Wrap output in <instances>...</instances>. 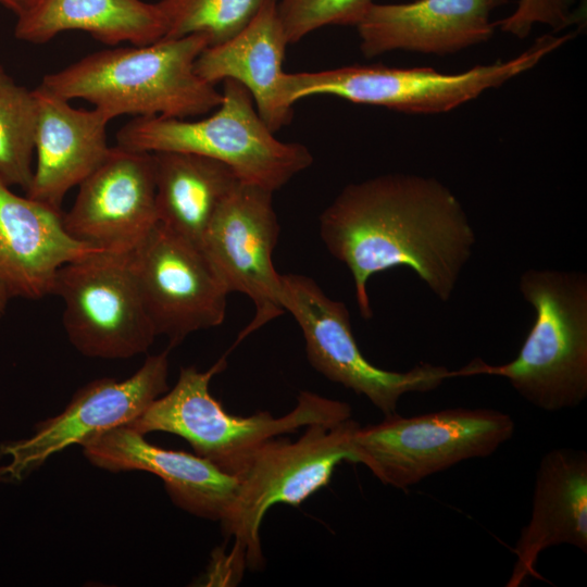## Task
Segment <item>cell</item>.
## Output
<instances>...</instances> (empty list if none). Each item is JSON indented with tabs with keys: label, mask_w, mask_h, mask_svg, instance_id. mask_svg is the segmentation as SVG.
I'll list each match as a JSON object with an SVG mask.
<instances>
[{
	"label": "cell",
	"mask_w": 587,
	"mask_h": 587,
	"mask_svg": "<svg viewBox=\"0 0 587 587\" xmlns=\"http://www.w3.org/2000/svg\"><path fill=\"white\" fill-rule=\"evenodd\" d=\"M221 103L208 117H135L116 133L120 147L155 153H195L228 165L241 182L272 192L313 163L310 150L277 139L240 83L223 82Z\"/></svg>",
	"instance_id": "5b68a950"
},
{
	"label": "cell",
	"mask_w": 587,
	"mask_h": 587,
	"mask_svg": "<svg viewBox=\"0 0 587 587\" xmlns=\"http://www.w3.org/2000/svg\"><path fill=\"white\" fill-rule=\"evenodd\" d=\"M575 36L574 32L545 34L516 57L477 64L458 73L384 64L284 73L280 95L284 102L292 108L299 100L325 95L403 113H446L534 68Z\"/></svg>",
	"instance_id": "277c9868"
},
{
	"label": "cell",
	"mask_w": 587,
	"mask_h": 587,
	"mask_svg": "<svg viewBox=\"0 0 587 587\" xmlns=\"http://www.w3.org/2000/svg\"><path fill=\"white\" fill-rule=\"evenodd\" d=\"M320 236L349 268L364 320L373 316L369 279L396 267L447 302L476 242L458 197L437 178L407 173L347 185L321 214Z\"/></svg>",
	"instance_id": "6da1fadb"
},
{
	"label": "cell",
	"mask_w": 587,
	"mask_h": 587,
	"mask_svg": "<svg viewBox=\"0 0 587 587\" xmlns=\"http://www.w3.org/2000/svg\"><path fill=\"white\" fill-rule=\"evenodd\" d=\"M288 45L277 0H266L240 33L207 47L195 68L203 80L214 86L226 79L240 83L250 92L262 120L275 133L290 123L294 113L284 102L279 87Z\"/></svg>",
	"instance_id": "ffe728a7"
},
{
	"label": "cell",
	"mask_w": 587,
	"mask_h": 587,
	"mask_svg": "<svg viewBox=\"0 0 587 587\" xmlns=\"http://www.w3.org/2000/svg\"><path fill=\"white\" fill-rule=\"evenodd\" d=\"M78 187L63 226L98 251L129 254L158 223L152 153L111 147Z\"/></svg>",
	"instance_id": "5bb4252c"
},
{
	"label": "cell",
	"mask_w": 587,
	"mask_h": 587,
	"mask_svg": "<svg viewBox=\"0 0 587 587\" xmlns=\"http://www.w3.org/2000/svg\"><path fill=\"white\" fill-rule=\"evenodd\" d=\"M280 302L301 328L311 365L365 396L385 416L396 414L403 395L434 390L450 378L441 365L422 362L410 371L392 372L369 362L352 334L346 304L329 298L311 277L280 274Z\"/></svg>",
	"instance_id": "30bf717a"
},
{
	"label": "cell",
	"mask_w": 587,
	"mask_h": 587,
	"mask_svg": "<svg viewBox=\"0 0 587 587\" xmlns=\"http://www.w3.org/2000/svg\"><path fill=\"white\" fill-rule=\"evenodd\" d=\"M37 102L35 164L25 196L61 211L65 195L104 160L111 147L102 111L80 110L41 84Z\"/></svg>",
	"instance_id": "ac0fdd59"
},
{
	"label": "cell",
	"mask_w": 587,
	"mask_h": 587,
	"mask_svg": "<svg viewBox=\"0 0 587 587\" xmlns=\"http://www.w3.org/2000/svg\"><path fill=\"white\" fill-rule=\"evenodd\" d=\"M128 258L155 334L167 337L168 348L224 322L229 292L200 248L158 222Z\"/></svg>",
	"instance_id": "7c38bea8"
},
{
	"label": "cell",
	"mask_w": 587,
	"mask_h": 587,
	"mask_svg": "<svg viewBox=\"0 0 587 587\" xmlns=\"http://www.w3.org/2000/svg\"><path fill=\"white\" fill-rule=\"evenodd\" d=\"M10 297L5 290L0 286V319L4 315Z\"/></svg>",
	"instance_id": "83f0119b"
},
{
	"label": "cell",
	"mask_w": 587,
	"mask_h": 587,
	"mask_svg": "<svg viewBox=\"0 0 587 587\" xmlns=\"http://www.w3.org/2000/svg\"><path fill=\"white\" fill-rule=\"evenodd\" d=\"M373 0H280L277 13L288 43L328 25L357 26Z\"/></svg>",
	"instance_id": "d4e9b609"
},
{
	"label": "cell",
	"mask_w": 587,
	"mask_h": 587,
	"mask_svg": "<svg viewBox=\"0 0 587 587\" xmlns=\"http://www.w3.org/2000/svg\"><path fill=\"white\" fill-rule=\"evenodd\" d=\"M508 0H413L373 3L355 28L366 58L391 51L447 55L487 42L492 12Z\"/></svg>",
	"instance_id": "9a60e30c"
},
{
	"label": "cell",
	"mask_w": 587,
	"mask_h": 587,
	"mask_svg": "<svg viewBox=\"0 0 587 587\" xmlns=\"http://www.w3.org/2000/svg\"><path fill=\"white\" fill-rule=\"evenodd\" d=\"M51 295L63 302L70 342L86 357L128 359L147 352L157 337L128 254L95 251L64 264Z\"/></svg>",
	"instance_id": "9c48e42d"
},
{
	"label": "cell",
	"mask_w": 587,
	"mask_h": 587,
	"mask_svg": "<svg viewBox=\"0 0 587 587\" xmlns=\"http://www.w3.org/2000/svg\"><path fill=\"white\" fill-rule=\"evenodd\" d=\"M87 460L110 472L145 471L159 476L172 501L193 515L223 522L238 482L211 461L185 451L157 447L145 435L121 425L82 445Z\"/></svg>",
	"instance_id": "2e32d148"
},
{
	"label": "cell",
	"mask_w": 587,
	"mask_h": 587,
	"mask_svg": "<svg viewBox=\"0 0 587 587\" xmlns=\"http://www.w3.org/2000/svg\"><path fill=\"white\" fill-rule=\"evenodd\" d=\"M68 30H82L116 46H145L165 36V22L157 3L142 0H40L17 17L14 36L43 43Z\"/></svg>",
	"instance_id": "44dd1931"
},
{
	"label": "cell",
	"mask_w": 587,
	"mask_h": 587,
	"mask_svg": "<svg viewBox=\"0 0 587 587\" xmlns=\"http://www.w3.org/2000/svg\"><path fill=\"white\" fill-rule=\"evenodd\" d=\"M509 414L494 409H446L374 425L359 424L349 439L350 462L364 464L383 484L405 489L473 458L494 453L514 433Z\"/></svg>",
	"instance_id": "52a82bcc"
},
{
	"label": "cell",
	"mask_w": 587,
	"mask_h": 587,
	"mask_svg": "<svg viewBox=\"0 0 587 587\" xmlns=\"http://www.w3.org/2000/svg\"><path fill=\"white\" fill-rule=\"evenodd\" d=\"M168 349L148 355L128 378L95 379L78 389L58 415L35 426L32 436L0 445V482L21 483L53 454L73 445H83L111 428L127 425L165 394Z\"/></svg>",
	"instance_id": "8fae6325"
},
{
	"label": "cell",
	"mask_w": 587,
	"mask_h": 587,
	"mask_svg": "<svg viewBox=\"0 0 587 587\" xmlns=\"http://www.w3.org/2000/svg\"><path fill=\"white\" fill-rule=\"evenodd\" d=\"M40 0H0V5L13 12L16 17L30 11Z\"/></svg>",
	"instance_id": "4316f807"
},
{
	"label": "cell",
	"mask_w": 587,
	"mask_h": 587,
	"mask_svg": "<svg viewBox=\"0 0 587 587\" xmlns=\"http://www.w3.org/2000/svg\"><path fill=\"white\" fill-rule=\"evenodd\" d=\"M557 545L587 551V453L583 450L554 449L540 460L530 519L513 549L516 561L507 586L540 577L535 569L538 557Z\"/></svg>",
	"instance_id": "d6986e66"
},
{
	"label": "cell",
	"mask_w": 587,
	"mask_h": 587,
	"mask_svg": "<svg viewBox=\"0 0 587 587\" xmlns=\"http://www.w3.org/2000/svg\"><path fill=\"white\" fill-rule=\"evenodd\" d=\"M272 196L267 189L240 180L216 212L201 243L227 291L245 294L254 304V316L237 341L285 312L280 274L272 261L279 235Z\"/></svg>",
	"instance_id": "4fadbf2b"
},
{
	"label": "cell",
	"mask_w": 587,
	"mask_h": 587,
	"mask_svg": "<svg viewBox=\"0 0 587 587\" xmlns=\"http://www.w3.org/2000/svg\"><path fill=\"white\" fill-rule=\"evenodd\" d=\"M207 47L204 36L189 35L101 50L47 74L40 84L70 101L84 99L92 103L111 121L124 114L200 116L222 100V92L195 68Z\"/></svg>",
	"instance_id": "7a4b0ae2"
},
{
	"label": "cell",
	"mask_w": 587,
	"mask_h": 587,
	"mask_svg": "<svg viewBox=\"0 0 587 587\" xmlns=\"http://www.w3.org/2000/svg\"><path fill=\"white\" fill-rule=\"evenodd\" d=\"M225 366L223 357L207 371L182 367L174 387L127 425L142 435L151 432L177 435L190 444L197 455L235 476L254 450L272 438L315 423L351 419L348 403L310 391H301L297 405L280 417L270 412L230 415L209 389L212 377Z\"/></svg>",
	"instance_id": "8992f818"
},
{
	"label": "cell",
	"mask_w": 587,
	"mask_h": 587,
	"mask_svg": "<svg viewBox=\"0 0 587 587\" xmlns=\"http://www.w3.org/2000/svg\"><path fill=\"white\" fill-rule=\"evenodd\" d=\"M37 102L0 64V180L27 190L34 172Z\"/></svg>",
	"instance_id": "603a6c76"
},
{
	"label": "cell",
	"mask_w": 587,
	"mask_h": 587,
	"mask_svg": "<svg viewBox=\"0 0 587 587\" xmlns=\"http://www.w3.org/2000/svg\"><path fill=\"white\" fill-rule=\"evenodd\" d=\"M152 155L158 222L201 249L208 227L239 177L208 157L179 151Z\"/></svg>",
	"instance_id": "7402d4cb"
},
{
	"label": "cell",
	"mask_w": 587,
	"mask_h": 587,
	"mask_svg": "<svg viewBox=\"0 0 587 587\" xmlns=\"http://www.w3.org/2000/svg\"><path fill=\"white\" fill-rule=\"evenodd\" d=\"M519 288L535 320L516 358L501 365L475 359L450 377L500 376L538 409L575 408L587 397V275L529 268Z\"/></svg>",
	"instance_id": "3957f363"
},
{
	"label": "cell",
	"mask_w": 587,
	"mask_h": 587,
	"mask_svg": "<svg viewBox=\"0 0 587 587\" xmlns=\"http://www.w3.org/2000/svg\"><path fill=\"white\" fill-rule=\"evenodd\" d=\"M95 251L66 233L61 211L0 180V286L10 299L51 295L58 270Z\"/></svg>",
	"instance_id": "e0dca14e"
},
{
	"label": "cell",
	"mask_w": 587,
	"mask_h": 587,
	"mask_svg": "<svg viewBox=\"0 0 587 587\" xmlns=\"http://www.w3.org/2000/svg\"><path fill=\"white\" fill-rule=\"evenodd\" d=\"M357 425L351 419L315 423L298 440L272 438L249 457L235 475L236 497L221 522L246 565L252 570L263 565L260 527L268 509L277 503L298 505L328 485L335 467L350 461L349 439Z\"/></svg>",
	"instance_id": "ba28073f"
},
{
	"label": "cell",
	"mask_w": 587,
	"mask_h": 587,
	"mask_svg": "<svg viewBox=\"0 0 587 587\" xmlns=\"http://www.w3.org/2000/svg\"><path fill=\"white\" fill-rule=\"evenodd\" d=\"M574 4L575 0H519L515 10L496 26L519 39L526 38L538 24L560 34L576 23Z\"/></svg>",
	"instance_id": "484cf974"
},
{
	"label": "cell",
	"mask_w": 587,
	"mask_h": 587,
	"mask_svg": "<svg viewBox=\"0 0 587 587\" xmlns=\"http://www.w3.org/2000/svg\"><path fill=\"white\" fill-rule=\"evenodd\" d=\"M266 0H161L157 2L165 22V36L202 35L209 46L227 41L240 33Z\"/></svg>",
	"instance_id": "cb8c5ba5"
}]
</instances>
